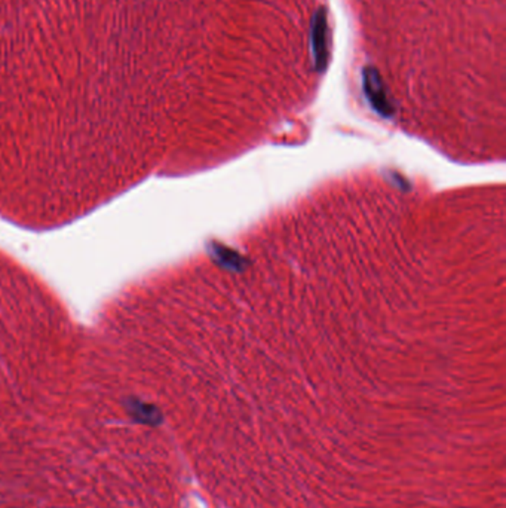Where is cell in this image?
I'll list each match as a JSON object with an SVG mask.
<instances>
[{"mask_svg": "<svg viewBox=\"0 0 506 508\" xmlns=\"http://www.w3.org/2000/svg\"><path fill=\"white\" fill-rule=\"evenodd\" d=\"M328 19L327 10L320 8L316 10L311 21V47L313 57V67L316 72H325L329 61V45H328Z\"/></svg>", "mask_w": 506, "mask_h": 508, "instance_id": "1", "label": "cell"}, {"mask_svg": "<svg viewBox=\"0 0 506 508\" xmlns=\"http://www.w3.org/2000/svg\"><path fill=\"white\" fill-rule=\"evenodd\" d=\"M362 86L368 103L380 116L392 117L395 115V107L389 100L388 90L377 69L366 67L362 70Z\"/></svg>", "mask_w": 506, "mask_h": 508, "instance_id": "2", "label": "cell"}]
</instances>
